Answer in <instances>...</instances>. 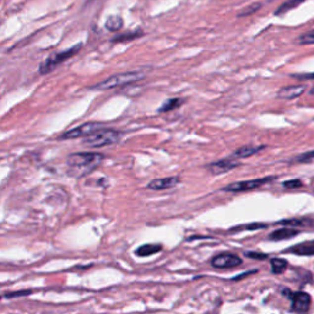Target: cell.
<instances>
[{"instance_id": "27", "label": "cell", "mask_w": 314, "mask_h": 314, "mask_svg": "<svg viewBox=\"0 0 314 314\" xmlns=\"http://www.w3.org/2000/svg\"><path fill=\"white\" fill-rule=\"evenodd\" d=\"M279 224H286V226H303V220H298V219H291V220H282Z\"/></svg>"}, {"instance_id": "26", "label": "cell", "mask_w": 314, "mask_h": 314, "mask_svg": "<svg viewBox=\"0 0 314 314\" xmlns=\"http://www.w3.org/2000/svg\"><path fill=\"white\" fill-rule=\"evenodd\" d=\"M32 291L31 290H24V291H16V292H10V293H5L4 297L5 298H15V297H22V296H29L31 295Z\"/></svg>"}, {"instance_id": "13", "label": "cell", "mask_w": 314, "mask_h": 314, "mask_svg": "<svg viewBox=\"0 0 314 314\" xmlns=\"http://www.w3.org/2000/svg\"><path fill=\"white\" fill-rule=\"evenodd\" d=\"M285 252L293 253V254L296 255H314V241L303 242V243L296 244V246L286 249Z\"/></svg>"}, {"instance_id": "8", "label": "cell", "mask_w": 314, "mask_h": 314, "mask_svg": "<svg viewBox=\"0 0 314 314\" xmlns=\"http://www.w3.org/2000/svg\"><path fill=\"white\" fill-rule=\"evenodd\" d=\"M242 264V258H239L237 254L232 253H222L213 257L211 259V265L216 269H228V268L238 267Z\"/></svg>"}, {"instance_id": "14", "label": "cell", "mask_w": 314, "mask_h": 314, "mask_svg": "<svg viewBox=\"0 0 314 314\" xmlns=\"http://www.w3.org/2000/svg\"><path fill=\"white\" fill-rule=\"evenodd\" d=\"M264 149V146H243L241 149L236 150V151L232 154V158H248L253 156V155L258 154L260 150Z\"/></svg>"}, {"instance_id": "20", "label": "cell", "mask_w": 314, "mask_h": 314, "mask_svg": "<svg viewBox=\"0 0 314 314\" xmlns=\"http://www.w3.org/2000/svg\"><path fill=\"white\" fill-rule=\"evenodd\" d=\"M303 1H305V0H288V1L283 2L281 6H280L279 9L275 11V15H277V16H279V15L286 14V12H288L290 10L295 9V7H297L298 5L302 4Z\"/></svg>"}, {"instance_id": "11", "label": "cell", "mask_w": 314, "mask_h": 314, "mask_svg": "<svg viewBox=\"0 0 314 314\" xmlns=\"http://www.w3.org/2000/svg\"><path fill=\"white\" fill-rule=\"evenodd\" d=\"M305 90H306L305 85L286 86V88L281 89V90L277 92V97L282 99H295L305 92Z\"/></svg>"}, {"instance_id": "17", "label": "cell", "mask_w": 314, "mask_h": 314, "mask_svg": "<svg viewBox=\"0 0 314 314\" xmlns=\"http://www.w3.org/2000/svg\"><path fill=\"white\" fill-rule=\"evenodd\" d=\"M144 36V31L141 30H136V31H130V32H126V33H122V35L116 36V37L112 38V42H118V43H124L127 41H133L135 38H139Z\"/></svg>"}, {"instance_id": "28", "label": "cell", "mask_w": 314, "mask_h": 314, "mask_svg": "<svg viewBox=\"0 0 314 314\" xmlns=\"http://www.w3.org/2000/svg\"><path fill=\"white\" fill-rule=\"evenodd\" d=\"M246 255L248 258H252V259H267L268 258L267 254H262V253H255V252H248L246 253Z\"/></svg>"}, {"instance_id": "21", "label": "cell", "mask_w": 314, "mask_h": 314, "mask_svg": "<svg viewBox=\"0 0 314 314\" xmlns=\"http://www.w3.org/2000/svg\"><path fill=\"white\" fill-rule=\"evenodd\" d=\"M267 224H243V226L234 227V228L229 229L231 232H241V231H255V229L265 228Z\"/></svg>"}, {"instance_id": "12", "label": "cell", "mask_w": 314, "mask_h": 314, "mask_svg": "<svg viewBox=\"0 0 314 314\" xmlns=\"http://www.w3.org/2000/svg\"><path fill=\"white\" fill-rule=\"evenodd\" d=\"M298 234V231L295 228H290V227H286V228H280L274 231L272 233L269 234L270 241H285V239L293 238Z\"/></svg>"}, {"instance_id": "19", "label": "cell", "mask_w": 314, "mask_h": 314, "mask_svg": "<svg viewBox=\"0 0 314 314\" xmlns=\"http://www.w3.org/2000/svg\"><path fill=\"white\" fill-rule=\"evenodd\" d=\"M287 260L281 259V258H274L271 259V271L272 274L280 275L282 272H285V270L287 269Z\"/></svg>"}, {"instance_id": "25", "label": "cell", "mask_w": 314, "mask_h": 314, "mask_svg": "<svg viewBox=\"0 0 314 314\" xmlns=\"http://www.w3.org/2000/svg\"><path fill=\"white\" fill-rule=\"evenodd\" d=\"M283 187L287 189H298L303 185V183L301 182L300 179H291V180H286L283 182Z\"/></svg>"}, {"instance_id": "2", "label": "cell", "mask_w": 314, "mask_h": 314, "mask_svg": "<svg viewBox=\"0 0 314 314\" xmlns=\"http://www.w3.org/2000/svg\"><path fill=\"white\" fill-rule=\"evenodd\" d=\"M122 137H123L122 132L103 128V129L97 130L89 136L84 137L83 145L86 147H91V149H99V147H106L117 144V142L121 141Z\"/></svg>"}, {"instance_id": "7", "label": "cell", "mask_w": 314, "mask_h": 314, "mask_svg": "<svg viewBox=\"0 0 314 314\" xmlns=\"http://www.w3.org/2000/svg\"><path fill=\"white\" fill-rule=\"evenodd\" d=\"M283 293H286L288 298L292 301V311L296 313L306 314L310 311L311 307V297L310 295L305 292H291V291L285 290Z\"/></svg>"}, {"instance_id": "24", "label": "cell", "mask_w": 314, "mask_h": 314, "mask_svg": "<svg viewBox=\"0 0 314 314\" xmlns=\"http://www.w3.org/2000/svg\"><path fill=\"white\" fill-rule=\"evenodd\" d=\"M295 160H296V161H298V162H301V163L312 162V161H314V151L305 152V154L301 155V156L296 157Z\"/></svg>"}, {"instance_id": "4", "label": "cell", "mask_w": 314, "mask_h": 314, "mask_svg": "<svg viewBox=\"0 0 314 314\" xmlns=\"http://www.w3.org/2000/svg\"><path fill=\"white\" fill-rule=\"evenodd\" d=\"M81 48H83V45L79 43V45H74V47L69 48V49H65L63 50V52L55 53V54L50 55V57H48L45 62L41 64L40 68H38V73H40L41 75H45V74L50 73V71L54 70L57 66H59L60 64L65 62V60L75 57V55L80 52Z\"/></svg>"}, {"instance_id": "10", "label": "cell", "mask_w": 314, "mask_h": 314, "mask_svg": "<svg viewBox=\"0 0 314 314\" xmlns=\"http://www.w3.org/2000/svg\"><path fill=\"white\" fill-rule=\"evenodd\" d=\"M180 178L179 177H166V178H158L154 179L147 184V189L150 190H166V189H172L176 185L179 184Z\"/></svg>"}, {"instance_id": "15", "label": "cell", "mask_w": 314, "mask_h": 314, "mask_svg": "<svg viewBox=\"0 0 314 314\" xmlns=\"http://www.w3.org/2000/svg\"><path fill=\"white\" fill-rule=\"evenodd\" d=\"M184 99L183 98H170L162 104V106L158 108V113H168V112H172L175 109L179 108L184 104Z\"/></svg>"}, {"instance_id": "29", "label": "cell", "mask_w": 314, "mask_h": 314, "mask_svg": "<svg viewBox=\"0 0 314 314\" xmlns=\"http://www.w3.org/2000/svg\"><path fill=\"white\" fill-rule=\"evenodd\" d=\"M295 79H298V80H302V79H313L314 78V73L313 74H308V75H292Z\"/></svg>"}, {"instance_id": "3", "label": "cell", "mask_w": 314, "mask_h": 314, "mask_svg": "<svg viewBox=\"0 0 314 314\" xmlns=\"http://www.w3.org/2000/svg\"><path fill=\"white\" fill-rule=\"evenodd\" d=\"M142 79H145L144 73H140V71H128V73H121L109 76L106 80L97 83L91 89L98 91L113 90V89L121 88V86L132 85V84L137 83V81L142 80Z\"/></svg>"}, {"instance_id": "1", "label": "cell", "mask_w": 314, "mask_h": 314, "mask_svg": "<svg viewBox=\"0 0 314 314\" xmlns=\"http://www.w3.org/2000/svg\"><path fill=\"white\" fill-rule=\"evenodd\" d=\"M104 155L99 152H75L68 156L66 163L69 166V173L74 177H81L94 168L103 161Z\"/></svg>"}, {"instance_id": "6", "label": "cell", "mask_w": 314, "mask_h": 314, "mask_svg": "<svg viewBox=\"0 0 314 314\" xmlns=\"http://www.w3.org/2000/svg\"><path fill=\"white\" fill-rule=\"evenodd\" d=\"M275 177H264L258 178V179H251V180H243V182H236L232 184L224 187L222 190L228 191V193H242V191H248L263 187L264 184H268L271 180H274Z\"/></svg>"}, {"instance_id": "16", "label": "cell", "mask_w": 314, "mask_h": 314, "mask_svg": "<svg viewBox=\"0 0 314 314\" xmlns=\"http://www.w3.org/2000/svg\"><path fill=\"white\" fill-rule=\"evenodd\" d=\"M161 251H162V246L161 244H144V246L139 247L135 253L139 257H149V255H152Z\"/></svg>"}, {"instance_id": "18", "label": "cell", "mask_w": 314, "mask_h": 314, "mask_svg": "<svg viewBox=\"0 0 314 314\" xmlns=\"http://www.w3.org/2000/svg\"><path fill=\"white\" fill-rule=\"evenodd\" d=\"M123 27V19L119 15H112L106 20V29L112 32H117Z\"/></svg>"}, {"instance_id": "9", "label": "cell", "mask_w": 314, "mask_h": 314, "mask_svg": "<svg viewBox=\"0 0 314 314\" xmlns=\"http://www.w3.org/2000/svg\"><path fill=\"white\" fill-rule=\"evenodd\" d=\"M239 163L237 162L234 158L229 157V158H224V160H219L215 161V162H211L206 166L209 172L214 176H219V175H224V173L229 172L233 168L238 167Z\"/></svg>"}, {"instance_id": "5", "label": "cell", "mask_w": 314, "mask_h": 314, "mask_svg": "<svg viewBox=\"0 0 314 314\" xmlns=\"http://www.w3.org/2000/svg\"><path fill=\"white\" fill-rule=\"evenodd\" d=\"M104 126L97 122H89V123H84L81 126L74 128V129L68 130V132L63 133L59 136V140H74L79 139V137H86L91 135L92 133L97 132L99 129H103Z\"/></svg>"}, {"instance_id": "30", "label": "cell", "mask_w": 314, "mask_h": 314, "mask_svg": "<svg viewBox=\"0 0 314 314\" xmlns=\"http://www.w3.org/2000/svg\"><path fill=\"white\" fill-rule=\"evenodd\" d=\"M311 94H314V88L311 90Z\"/></svg>"}, {"instance_id": "23", "label": "cell", "mask_w": 314, "mask_h": 314, "mask_svg": "<svg viewBox=\"0 0 314 314\" xmlns=\"http://www.w3.org/2000/svg\"><path fill=\"white\" fill-rule=\"evenodd\" d=\"M260 9V4H253L251 5V6H248L247 9H244L243 11L239 12L238 16L239 17H243V16H249V15L254 14L255 11H258V10Z\"/></svg>"}, {"instance_id": "22", "label": "cell", "mask_w": 314, "mask_h": 314, "mask_svg": "<svg viewBox=\"0 0 314 314\" xmlns=\"http://www.w3.org/2000/svg\"><path fill=\"white\" fill-rule=\"evenodd\" d=\"M298 45H314V32L303 33L295 41Z\"/></svg>"}]
</instances>
